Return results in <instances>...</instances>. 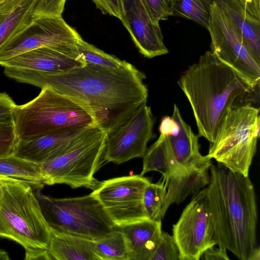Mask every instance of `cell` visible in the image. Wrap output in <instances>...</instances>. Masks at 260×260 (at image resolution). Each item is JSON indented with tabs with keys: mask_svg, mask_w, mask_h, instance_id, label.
Masks as SVG:
<instances>
[{
	"mask_svg": "<svg viewBox=\"0 0 260 260\" xmlns=\"http://www.w3.org/2000/svg\"><path fill=\"white\" fill-rule=\"evenodd\" d=\"M4 74L17 82L40 88L49 86L86 108L106 135L147 103L145 74L127 62L120 68L93 64L60 73L4 68Z\"/></svg>",
	"mask_w": 260,
	"mask_h": 260,
	"instance_id": "6da1fadb",
	"label": "cell"
},
{
	"mask_svg": "<svg viewBox=\"0 0 260 260\" xmlns=\"http://www.w3.org/2000/svg\"><path fill=\"white\" fill-rule=\"evenodd\" d=\"M207 196L216 245L240 260H247L258 246L257 208L254 187L249 176L223 165L212 164Z\"/></svg>",
	"mask_w": 260,
	"mask_h": 260,
	"instance_id": "7a4b0ae2",
	"label": "cell"
},
{
	"mask_svg": "<svg viewBox=\"0 0 260 260\" xmlns=\"http://www.w3.org/2000/svg\"><path fill=\"white\" fill-rule=\"evenodd\" d=\"M177 83L191 106L199 136L210 143L228 110L255 89L210 51L189 66Z\"/></svg>",
	"mask_w": 260,
	"mask_h": 260,
	"instance_id": "3957f363",
	"label": "cell"
},
{
	"mask_svg": "<svg viewBox=\"0 0 260 260\" xmlns=\"http://www.w3.org/2000/svg\"><path fill=\"white\" fill-rule=\"evenodd\" d=\"M0 179V237L22 245L25 255L48 249L51 231L32 186L22 180Z\"/></svg>",
	"mask_w": 260,
	"mask_h": 260,
	"instance_id": "277c9868",
	"label": "cell"
},
{
	"mask_svg": "<svg viewBox=\"0 0 260 260\" xmlns=\"http://www.w3.org/2000/svg\"><path fill=\"white\" fill-rule=\"evenodd\" d=\"M41 89L32 100L14 108V124L18 140H31L70 128L96 125L90 112L72 98L49 86Z\"/></svg>",
	"mask_w": 260,
	"mask_h": 260,
	"instance_id": "5b68a950",
	"label": "cell"
},
{
	"mask_svg": "<svg viewBox=\"0 0 260 260\" xmlns=\"http://www.w3.org/2000/svg\"><path fill=\"white\" fill-rule=\"evenodd\" d=\"M259 135V109L249 104L233 106L220 121L207 156L248 176Z\"/></svg>",
	"mask_w": 260,
	"mask_h": 260,
	"instance_id": "8992f818",
	"label": "cell"
},
{
	"mask_svg": "<svg viewBox=\"0 0 260 260\" xmlns=\"http://www.w3.org/2000/svg\"><path fill=\"white\" fill-rule=\"evenodd\" d=\"M34 190L43 216L51 231L91 241L111 233L115 225L91 193L78 197L55 198Z\"/></svg>",
	"mask_w": 260,
	"mask_h": 260,
	"instance_id": "52a82bcc",
	"label": "cell"
},
{
	"mask_svg": "<svg viewBox=\"0 0 260 260\" xmlns=\"http://www.w3.org/2000/svg\"><path fill=\"white\" fill-rule=\"evenodd\" d=\"M106 136L100 129L73 150L40 164L45 185L64 184L73 188L96 189L101 182L94 175L103 161Z\"/></svg>",
	"mask_w": 260,
	"mask_h": 260,
	"instance_id": "ba28073f",
	"label": "cell"
},
{
	"mask_svg": "<svg viewBox=\"0 0 260 260\" xmlns=\"http://www.w3.org/2000/svg\"><path fill=\"white\" fill-rule=\"evenodd\" d=\"M211 52L240 75L253 88L259 86L260 63L218 4L213 0L208 27Z\"/></svg>",
	"mask_w": 260,
	"mask_h": 260,
	"instance_id": "9c48e42d",
	"label": "cell"
},
{
	"mask_svg": "<svg viewBox=\"0 0 260 260\" xmlns=\"http://www.w3.org/2000/svg\"><path fill=\"white\" fill-rule=\"evenodd\" d=\"M172 232L179 260H199L206 249L216 245L206 187L193 195L173 224Z\"/></svg>",
	"mask_w": 260,
	"mask_h": 260,
	"instance_id": "30bf717a",
	"label": "cell"
},
{
	"mask_svg": "<svg viewBox=\"0 0 260 260\" xmlns=\"http://www.w3.org/2000/svg\"><path fill=\"white\" fill-rule=\"evenodd\" d=\"M150 182L140 175L113 178L101 182L91 193L115 226H119L148 218L143 197L145 188Z\"/></svg>",
	"mask_w": 260,
	"mask_h": 260,
	"instance_id": "8fae6325",
	"label": "cell"
},
{
	"mask_svg": "<svg viewBox=\"0 0 260 260\" xmlns=\"http://www.w3.org/2000/svg\"><path fill=\"white\" fill-rule=\"evenodd\" d=\"M81 39L62 16H35L30 23L0 48V63L39 48L76 45Z\"/></svg>",
	"mask_w": 260,
	"mask_h": 260,
	"instance_id": "7c38bea8",
	"label": "cell"
},
{
	"mask_svg": "<svg viewBox=\"0 0 260 260\" xmlns=\"http://www.w3.org/2000/svg\"><path fill=\"white\" fill-rule=\"evenodd\" d=\"M154 123L150 107L143 104L125 122L106 135L103 161L120 164L143 157L148 142L154 137Z\"/></svg>",
	"mask_w": 260,
	"mask_h": 260,
	"instance_id": "4fadbf2b",
	"label": "cell"
},
{
	"mask_svg": "<svg viewBox=\"0 0 260 260\" xmlns=\"http://www.w3.org/2000/svg\"><path fill=\"white\" fill-rule=\"evenodd\" d=\"M96 125L77 127L34 140L19 141L14 154L38 164L51 160L75 148L99 129Z\"/></svg>",
	"mask_w": 260,
	"mask_h": 260,
	"instance_id": "5bb4252c",
	"label": "cell"
},
{
	"mask_svg": "<svg viewBox=\"0 0 260 260\" xmlns=\"http://www.w3.org/2000/svg\"><path fill=\"white\" fill-rule=\"evenodd\" d=\"M120 20L140 53L152 58L168 53L159 24L151 20L142 0H121Z\"/></svg>",
	"mask_w": 260,
	"mask_h": 260,
	"instance_id": "9a60e30c",
	"label": "cell"
},
{
	"mask_svg": "<svg viewBox=\"0 0 260 260\" xmlns=\"http://www.w3.org/2000/svg\"><path fill=\"white\" fill-rule=\"evenodd\" d=\"M86 64L78 52L76 45L39 48L0 63L4 68L51 73L64 72Z\"/></svg>",
	"mask_w": 260,
	"mask_h": 260,
	"instance_id": "2e32d148",
	"label": "cell"
},
{
	"mask_svg": "<svg viewBox=\"0 0 260 260\" xmlns=\"http://www.w3.org/2000/svg\"><path fill=\"white\" fill-rule=\"evenodd\" d=\"M172 117L178 123L179 129L175 134L166 136L177 164L187 171H209L212 165L211 159L200 153V136L195 134L184 121L175 104Z\"/></svg>",
	"mask_w": 260,
	"mask_h": 260,
	"instance_id": "e0dca14e",
	"label": "cell"
},
{
	"mask_svg": "<svg viewBox=\"0 0 260 260\" xmlns=\"http://www.w3.org/2000/svg\"><path fill=\"white\" fill-rule=\"evenodd\" d=\"M115 228L124 236L129 260H151L162 231L161 220L146 218Z\"/></svg>",
	"mask_w": 260,
	"mask_h": 260,
	"instance_id": "ac0fdd59",
	"label": "cell"
},
{
	"mask_svg": "<svg viewBox=\"0 0 260 260\" xmlns=\"http://www.w3.org/2000/svg\"><path fill=\"white\" fill-rule=\"evenodd\" d=\"M222 8L256 60L260 63V19L251 15L238 0H214Z\"/></svg>",
	"mask_w": 260,
	"mask_h": 260,
	"instance_id": "d6986e66",
	"label": "cell"
},
{
	"mask_svg": "<svg viewBox=\"0 0 260 260\" xmlns=\"http://www.w3.org/2000/svg\"><path fill=\"white\" fill-rule=\"evenodd\" d=\"M209 181L208 171H187L171 178L166 182L167 193L157 220H161L170 205L178 204L188 196L194 195L208 185Z\"/></svg>",
	"mask_w": 260,
	"mask_h": 260,
	"instance_id": "ffe728a7",
	"label": "cell"
},
{
	"mask_svg": "<svg viewBox=\"0 0 260 260\" xmlns=\"http://www.w3.org/2000/svg\"><path fill=\"white\" fill-rule=\"evenodd\" d=\"M48 250L52 259L99 260L94 241L69 234L51 231Z\"/></svg>",
	"mask_w": 260,
	"mask_h": 260,
	"instance_id": "44dd1931",
	"label": "cell"
},
{
	"mask_svg": "<svg viewBox=\"0 0 260 260\" xmlns=\"http://www.w3.org/2000/svg\"><path fill=\"white\" fill-rule=\"evenodd\" d=\"M143 168L140 175L150 171L161 174L167 182L172 177L186 171L177 164L167 137L160 134L158 139L146 150L143 157Z\"/></svg>",
	"mask_w": 260,
	"mask_h": 260,
	"instance_id": "7402d4cb",
	"label": "cell"
},
{
	"mask_svg": "<svg viewBox=\"0 0 260 260\" xmlns=\"http://www.w3.org/2000/svg\"><path fill=\"white\" fill-rule=\"evenodd\" d=\"M0 178L26 182L34 190L42 189L45 185L41 165L14 154L0 157Z\"/></svg>",
	"mask_w": 260,
	"mask_h": 260,
	"instance_id": "603a6c76",
	"label": "cell"
},
{
	"mask_svg": "<svg viewBox=\"0 0 260 260\" xmlns=\"http://www.w3.org/2000/svg\"><path fill=\"white\" fill-rule=\"evenodd\" d=\"M35 1L22 0L9 9L0 11V48L33 21Z\"/></svg>",
	"mask_w": 260,
	"mask_h": 260,
	"instance_id": "cb8c5ba5",
	"label": "cell"
},
{
	"mask_svg": "<svg viewBox=\"0 0 260 260\" xmlns=\"http://www.w3.org/2000/svg\"><path fill=\"white\" fill-rule=\"evenodd\" d=\"M99 260H129V252L123 234L116 228L106 237L94 241Z\"/></svg>",
	"mask_w": 260,
	"mask_h": 260,
	"instance_id": "d4e9b609",
	"label": "cell"
},
{
	"mask_svg": "<svg viewBox=\"0 0 260 260\" xmlns=\"http://www.w3.org/2000/svg\"><path fill=\"white\" fill-rule=\"evenodd\" d=\"M213 0H173V16L192 20L208 29Z\"/></svg>",
	"mask_w": 260,
	"mask_h": 260,
	"instance_id": "484cf974",
	"label": "cell"
},
{
	"mask_svg": "<svg viewBox=\"0 0 260 260\" xmlns=\"http://www.w3.org/2000/svg\"><path fill=\"white\" fill-rule=\"evenodd\" d=\"M78 52L86 64H93L111 68H120L127 63L109 54L81 39L76 44Z\"/></svg>",
	"mask_w": 260,
	"mask_h": 260,
	"instance_id": "4316f807",
	"label": "cell"
},
{
	"mask_svg": "<svg viewBox=\"0 0 260 260\" xmlns=\"http://www.w3.org/2000/svg\"><path fill=\"white\" fill-rule=\"evenodd\" d=\"M167 189V184L163 179L156 183L150 182L145 187L143 203L144 211L148 218L157 220L164 202Z\"/></svg>",
	"mask_w": 260,
	"mask_h": 260,
	"instance_id": "83f0119b",
	"label": "cell"
},
{
	"mask_svg": "<svg viewBox=\"0 0 260 260\" xmlns=\"http://www.w3.org/2000/svg\"><path fill=\"white\" fill-rule=\"evenodd\" d=\"M180 253L173 236L162 231L161 237L151 260H179Z\"/></svg>",
	"mask_w": 260,
	"mask_h": 260,
	"instance_id": "f1b7e54d",
	"label": "cell"
},
{
	"mask_svg": "<svg viewBox=\"0 0 260 260\" xmlns=\"http://www.w3.org/2000/svg\"><path fill=\"white\" fill-rule=\"evenodd\" d=\"M152 22L159 24L160 20H166L173 16V0H142Z\"/></svg>",
	"mask_w": 260,
	"mask_h": 260,
	"instance_id": "f546056e",
	"label": "cell"
},
{
	"mask_svg": "<svg viewBox=\"0 0 260 260\" xmlns=\"http://www.w3.org/2000/svg\"><path fill=\"white\" fill-rule=\"evenodd\" d=\"M18 141L14 124H0V157L14 154Z\"/></svg>",
	"mask_w": 260,
	"mask_h": 260,
	"instance_id": "4dcf8cb0",
	"label": "cell"
},
{
	"mask_svg": "<svg viewBox=\"0 0 260 260\" xmlns=\"http://www.w3.org/2000/svg\"><path fill=\"white\" fill-rule=\"evenodd\" d=\"M66 0H35L32 10L35 16H62Z\"/></svg>",
	"mask_w": 260,
	"mask_h": 260,
	"instance_id": "1f68e13d",
	"label": "cell"
},
{
	"mask_svg": "<svg viewBox=\"0 0 260 260\" xmlns=\"http://www.w3.org/2000/svg\"><path fill=\"white\" fill-rule=\"evenodd\" d=\"M15 106L12 99L7 93H0V124H14Z\"/></svg>",
	"mask_w": 260,
	"mask_h": 260,
	"instance_id": "d6a6232c",
	"label": "cell"
},
{
	"mask_svg": "<svg viewBox=\"0 0 260 260\" xmlns=\"http://www.w3.org/2000/svg\"><path fill=\"white\" fill-rule=\"evenodd\" d=\"M97 9L103 14H109L121 20L122 6L121 0H91Z\"/></svg>",
	"mask_w": 260,
	"mask_h": 260,
	"instance_id": "836d02e7",
	"label": "cell"
},
{
	"mask_svg": "<svg viewBox=\"0 0 260 260\" xmlns=\"http://www.w3.org/2000/svg\"><path fill=\"white\" fill-rule=\"evenodd\" d=\"M212 246L206 249L202 254L201 258L203 260H229L227 250L222 247L215 248Z\"/></svg>",
	"mask_w": 260,
	"mask_h": 260,
	"instance_id": "e575fe53",
	"label": "cell"
},
{
	"mask_svg": "<svg viewBox=\"0 0 260 260\" xmlns=\"http://www.w3.org/2000/svg\"><path fill=\"white\" fill-rule=\"evenodd\" d=\"M178 129V123L172 117L165 116L161 119L159 126L160 134L165 136L173 135L175 134Z\"/></svg>",
	"mask_w": 260,
	"mask_h": 260,
	"instance_id": "d590c367",
	"label": "cell"
},
{
	"mask_svg": "<svg viewBox=\"0 0 260 260\" xmlns=\"http://www.w3.org/2000/svg\"><path fill=\"white\" fill-rule=\"evenodd\" d=\"M253 16L260 19V0H252Z\"/></svg>",
	"mask_w": 260,
	"mask_h": 260,
	"instance_id": "8d00e7d4",
	"label": "cell"
},
{
	"mask_svg": "<svg viewBox=\"0 0 260 260\" xmlns=\"http://www.w3.org/2000/svg\"><path fill=\"white\" fill-rule=\"evenodd\" d=\"M245 9L253 16L252 0H238Z\"/></svg>",
	"mask_w": 260,
	"mask_h": 260,
	"instance_id": "74e56055",
	"label": "cell"
},
{
	"mask_svg": "<svg viewBox=\"0 0 260 260\" xmlns=\"http://www.w3.org/2000/svg\"><path fill=\"white\" fill-rule=\"evenodd\" d=\"M260 259V249L257 246L250 254L247 260H259Z\"/></svg>",
	"mask_w": 260,
	"mask_h": 260,
	"instance_id": "f35d334b",
	"label": "cell"
},
{
	"mask_svg": "<svg viewBox=\"0 0 260 260\" xmlns=\"http://www.w3.org/2000/svg\"><path fill=\"white\" fill-rule=\"evenodd\" d=\"M8 253L5 250L0 249V260L9 259Z\"/></svg>",
	"mask_w": 260,
	"mask_h": 260,
	"instance_id": "ab89813d",
	"label": "cell"
},
{
	"mask_svg": "<svg viewBox=\"0 0 260 260\" xmlns=\"http://www.w3.org/2000/svg\"><path fill=\"white\" fill-rule=\"evenodd\" d=\"M2 184L1 180L0 179V193H1V191L2 190Z\"/></svg>",
	"mask_w": 260,
	"mask_h": 260,
	"instance_id": "60d3db41",
	"label": "cell"
},
{
	"mask_svg": "<svg viewBox=\"0 0 260 260\" xmlns=\"http://www.w3.org/2000/svg\"><path fill=\"white\" fill-rule=\"evenodd\" d=\"M7 0H0V3H3Z\"/></svg>",
	"mask_w": 260,
	"mask_h": 260,
	"instance_id": "b9f144b4",
	"label": "cell"
}]
</instances>
